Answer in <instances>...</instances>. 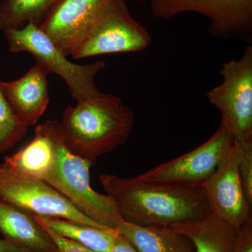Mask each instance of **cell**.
<instances>
[{
    "label": "cell",
    "instance_id": "obj_13",
    "mask_svg": "<svg viewBox=\"0 0 252 252\" xmlns=\"http://www.w3.org/2000/svg\"><path fill=\"white\" fill-rule=\"evenodd\" d=\"M54 124L55 120H49L36 126L33 140L14 155L5 158L0 165L16 175L42 181L55 160Z\"/></svg>",
    "mask_w": 252,
    "mask_h": 252
},
{
    "label": "cell",
    "instance_id": "obj_21",
    "mask_svg": "<svg viewBox=\"0 0 252 252\" xmlns=\"http://www.w3.org/2000/svg\"><path fill=\"white\" fill-rule=\"evenodd\" d=\"M52 239L56 245V252H96L69 239L61 236L47 227L41 225Z\"/></svg>",
    "mask_w": 252,
    "mask_h": 252
},
{
    "label": "cell",
    "instance_id": "obj_22",
    "mask_svg": "<svg viewBox=\"0 0 252 252\" xmlns=\"http://www.w3.org/2000/svg\"><path fill=\"white\" fill-rule=\"evenodd\" d=\"M233 252H252V218L238 228Z\"/></svg>",
    "mask_w": 252,
    "mask_h": 252
},
{
    "label": "cell",
    "instance_id": "obj_11",
    "mask_svg": "<svg viewBox=\"0 0 252 252\" xmlns=\"http://www.w3.org/2000/svg\"><path fill=\"white\" fill-rule=\"evenodd\" d=\"M111 0H60L39 28L66 56Z\"/></svg>",
    "mask_w": 252,
    "mask_h": 252
},
{
    "label": "cell",
    "instance_id": "obj_17",
    "mask_svg": "<svg viewBox=\"0 0 252 252\" xmlns=\"http://www.w3.org/2000/svg\"><path fill=\"white\" fill-rule=\"evenodd\" d=\"M36 221L61 236L69 239L96 252H109L119 233L57 217L33 215Z\"/></svg>",
    "mask_w": 252,
    "mask_h": 252
},
{
    "label": "cell",
    "instance_id": "obj_18",
    "mask_svg": "<svg viewBox=\"0 0 252 252\" xmlns=\"http://www.w3.org/2000/svg\"><path fill=\"white\" fill-rule=\"evenodd\" d=\"M60 0H2L0 30L19 29L28 23L40 26Z\"/></svg>",
    "mask_w": 252,
    "mask_h": 252
},
{
    "label": "cell",
    "instance_id": "obj_4",
    "mask_svg": "<svg viewBox=\"0 0 252 252\" xmlns=\"http://www.w3.org/2000/svg\"><path fill=\"white\" fill-rule=\"evenodd\" d=\"M4 36L10 51L31 54L49 74L54 73L62 78L77 102L100 94L95 77L105 67L104 61L84 64L72 62L39 26L32 23L19 29L5 31Z\"/></svg>",
    "mask_w": 252,
    "mask_h": 252
},
{
    "label": "cell",
    "instance_id": "obj_24",
    "mask_svg": "<svg viewBox=\"0 0 252 252\" xmlns=\"http://www.w3.org/2000/svg\"><path fill=\"white\" fill-rule=\"evenodd\" d=\"M0 252H27L23 249L18 248L14 244L9 243L5 239L0 238Z\"/></svg>",
    "mask_w": 252,
    "mask_h": 252
},
{
    "label": "cell",
    "instance_id": "obj_20",
    "mask_svg": "<svg viewBox=\"0 0 252 252\" xmlns=\"http://www.w3.org/2000/svg\"><path fill=\"white\" fill-rule=\"evenodd\" d=\"M240 143L242 154L239 172L244 195L250 206L252 207V140Z\"/></svg>",
    "mask_w": 252,
    "mask_h": 252
},
{
    "label": "cell",
    "instance_id": "obj_23",
    "mask_svg": "<svg viewBox=\"0 0 252 252\" xmlns=\"http://www.w3.org/2000/svg\"><path fill=\"white\" fill-rule=\"evenodd\" d=\"M109 252H138L122 235H118L115 243Z\"/></svg>",
    "mask_w": 252,
    "mask_h": 252
},
{
    "label": "cell",
    "instance_id": "obj_7",
    "mask_svg": "<svg viewBox=\"0 0 252 252\" xmlns=\"http://www.w3.org/2000/svg\"><path fill=\"white\" fill-rule=\"evenodd\" d=\"M154 17L170 20L185 12H195L210 21V35L251 42L252 0H152Z\"/></svg>",
    "mask_w": 252,
    "mask_h": 252
},
{
    "label": "cell",
    "instance_id": "obj_1",
    "mask_svg": "<svg viewBox=\"0 0 252 252\" xmlns=\"http://www.w3.org/2000/svg\"><path fill=\"white\" fill-rule=\"evenodd\" d=\"M101 185L117 203L126 221L171 228L201 218L210 210L199 187L157 183L101 174Z\"/></svg>",
    "mask_w": 252,
    "mask_h": 252
},
{
    "label": "cell",
    "instance_id": "obj_16",
    "mask_svg": "<svg viewBox=\"0 0 252 252\" xmlns=\"http://www.w3.org/2000/svg\"><path fill=\"white\" fill-rule=\"evenodd\" d=\"M117 230L138 252H195L191 240L172 228L143 226L124 220Z\"/></svg>",
    "mask_w": 252,
    "mask_h": 252
},
{
    "label": "cell",
    "instance_id": "obj_12",
    "mask_svg": "<svg viewBox=\"0 0 252 252\" xmlns=\"http://www.w3.org/2000/svg\"><path fill=\"white\" fill-rule=\"evenodd\" d=\"M49 72L36 63L16 80L1 81V89L16 117L29 127L35 125L49 102Z\"/></svg>",
    "mask_w": 252,
    "mask_h": 252
},
{
    "label": "cell",
    "instance_id": "obj_5",
    "mask_svg": "<svg viewBox=\"0 0 252 252\" xmlns=\"http://www.w3.org/2000/svg\"><path fill=\"white\" fill-rule=\"evenodd\" d=\"M152 36L131 15L124 0H111L101 10L70 56L79 60L102 55L137 53L150 45Z\"/></svg>",
    "mask_w": 252,
    "mask_h": 252
},
{
    "label": "cell",
    "instance_id": "obj_6",
    "mask_svg": "<svg viewBox=\"0 0 252 252\" xmlns=\"http://www.w3.org/2000/svg\"><path fill=\"white\" fill-rule=\"evenodd\" d=\"M220 84L207 93L209 102L221 114V124L238 142L252 140V46L239 59L223 63Z\"/></svg>",
    "mask_w": 252,
    "mask_h": 252
},
{
    "label": "cell",
    "instance_id": "obj_14",
    "mask_svg": "<svg viewBox=\"0 0 252 252\" xmlns=\"http://www.w3.org/2000/svg\"><path fill=\"white\" fill-rule=\"evenodd\" d=\"M0 233L5 240L27 252H56L52 239L32 215L1 201Z\"/></svg>",
    "mask_w": 252,
    "mask_h": 252
},
{
    "label": "cell",
    "instance_id": "obj_2",
    "mask_svg": "<svg viewBox=\"0 0 252 252\" xmlns=\"http://www.w3.org/2000/svg\"><path fill=\"white\" fill-rule=\"evenodd\" d=\"M132 111L115 94H103L68 106L61 122L68 149L94 165L125 143L134 124Z\"/></svg>",
    "mask_w": 252,
    "mask_h": 252
},
{
    "label": "cell",
    "instance_id": "obj_9",
    "mask_svg": "<svg viewBox=\"0 0 252 252\" xmlns=\"http://www.w3.org/2000/svg\"><path fill=\"white\" fill-rule=\"evenodd\" d=\"M0 201L32 215L57 217L105 228L90 220L43 181L16 175L0 165Z\"/></svg>",
    "mask_w": 252,
    "mask_h": 252
},
{
    "label": "cell",
    "instance_id": "obj_8",
    "mask_svg": "<svg viewBox=\"0 0 252 252\" xmlns=\"http://www.w3.org/2000/svg\"><path fill=\"white\" fill-rule=\"evenodd\" d=\"M235 139L220 124L214 135L196 149L137 176L157 183L199 187L216 170L228 153Z\"/></svg>",
    "mask_w": 252,
    "mask_h": 252
},
{
    "label": "cell",
    "instance_id": "obj_15",
    "mask_svg": "<svg viewBox=\"0 0 252 252\" xmlns=\"http://www.w3.org/2000/svg\"><path fill=\"white\" fill-rule=\"evenodd\" d=\"M172 229L188 237L195 252H233L238 228L212 212Z\"/></svg>",
    "mask_w": 252,
    "mask_h": 252
},
{
    "label": "cell",
    "instance_id": "obj_10",
    "mask_svg": "<svg viewBox=\"0 0 252 252\" xmlns=\"http://www.w3.org/2000/svg\"><path fill=\"white\" fill-rule=\"evenodd\" d=\"M241 154L242 144L235 140L216 170L199 185L212 213L238 228L252 218L239 172Z\"/></svg>",
    "mask_w": 252,
    "mask_h": 252
},
{
    "label": "cell",
    "instance_id": "obj_19",
    "mask_svg": "<svg viewBox=\"0 0 252 252\" xmlns=\"http://www.w3.org/2000/svg\"><path fill=\"white\" fill-rule=\"evenodd\" d=\"M0 81V155L14 147L28 132V127L19 120L6 99Z\"/></svg>",
    "mask_w": 252,
    "mask_h": 252
},
{
    "label": "cell",
    "instance_id": "obj_3",
    "mask_svg": "<svg viewBox=\"0 0 252 252\" xmlns=\"http://www.w3.org/2000/svg\"><path fill=\"white\" fill-rule=\"evenodd\" d=\"M56 154L43 182L67 199L81 214L105 228L117 230L125 220L112 196L91 188V164L71 152L63 141L61 122L55 120Z\"/></svg>",
    "mask_w": 252,
    "mask_h": 252
}]
</instances>
